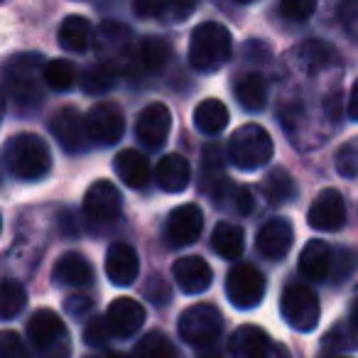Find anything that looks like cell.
Returning <instances> with one entry per match:
<instances>
[{
    "instance_id": "obj_44",
    "label": "cell",
    "mask_w": 358,
    "mask_h": 358,
    "mask_svg": "<svg viewBox=\"0 0 358 358\" xmlns=\"http://www.w3.org/2000/svg\"><path fill=\"white\" fill-rule=\"evenodd\" d=\"M353 268H356V255H353L351 250H343L341 258H338V265H336V280L348 278V275L353 273Z\"/></svg>"
},
{
    "instance_id": "obj_29",
    "label": "cell",
    "mask_w": 358,
    "mask_h": 358,
    "mask_svg": "<svg viewBox=\"0 0 358 358\" xmlns=\"http://www.w3.org/2000/svg\"><path fill=\"white\" fill-rule=\"evenodd\" d=\"M263 192H265V199H268L270 204L280 206V204H287V201L294 199L297 185H294V179L289 177L285 169H273V172L265 177Z\"/></svg>"
},
{
    "instance_id": "obj_50",
    "label": "cell",
    "mask_w": 358,
    "mask_h": 358,
    "mask_svg": "<svg viewBox=\"0 0 358 358\" xmlns=\"http://www.w3.org/2000/svg\"><path fill=\"white\" fill-rule=\"evenodd\" d=\"M236 3H255V0H236Z\"/></svg>"
},
{
    "instance_id": "obj_32",
    "label": "cell",
    "mask_w": 358,
    "mask_h": 358,
    "mask_svg": "<svg viewBox=\"0 0 358 358\" xmlns=\"http://www.w3.org/2000/svg\"><path fill=\"white\" fill-rule=\"evenodd\" d=\"M115 71L110 69L108 64H91V66H86L84 71H81V89L86 91V94H94V96H99V94H106V91H110L113 89V84H115Z\"/></svg>"
},
{
    "instance_id": "obj_9",
    "label": "cell",
    "mask_w": 358,
    "mask_h": 358,
    "mask_svg": "<svg viewBox=\"0 0 358 358\" xmlns=\"http://www.w3.org/2000/svg\"><path fill=\"white\" fill-rule=\"evenodd\" d=\"M231 353L236 358H289L282 343L273 341L260 327L243 324L231 336Z\"/></svg>"
},
{
    "instance_id": "obj_8",
    "label": "cell",
    "mask_w": 358,
    "mask_h": 358,
    "mask_svg": "<svg viewBox=\"0 0 358 358\" xmlns=\"http://www.w3.org/2000/svg\"><path fill=\"white\" fill-rule=\"evenodd\" d=\"M226 294L238 309H253L265 297V275L255 265H234L226 275Z\"/></svg>"
},
{
    "instance_id": "obj_2",
    "label": "cell",
    "mask_w": 358,
    "mask_h": 358,
    "mask_svg": "<svg viewBox=\"0 0 358 358\" xmlns=\"http://www.w3.org/2000/svg\"><path fill=\"white\" fill-rule=\"evenodd\" d=\"M3 159L13 177L22 179V182L45 179L52 169L50 145L35 133H20L8 140L3 148Z\"/></svg>"
},
{
    "instance_id": "obj_16",
    "label": "cell",
    "mask_w": 358,
    "mask_h": 358,
    "mask_svg": "<svg viewBox=\"0 0 358 358\" xmlns=\"http://www.w3.org/2000/svg\"><path fill=\"white\" fill-rule=\"evenodd\" d=\"M169 128H172V115L164 103H150L148 108L140 110L138 123H135V133H138L140 143L150 150L162 148Z\"/></svg>"
},
{
    "instance_id": "obj_6",
    "label": "cell",
    "mask_w": 358,
    "mask_h": 358,
    "mask_svg": "<svg viewBox=\"0 0 358 358\" xmlns=\"http://www.w3.org/2000/svg\"><path fill=\"white\" fill-rule=\"evenodd\" d=\"M177 329L185 343L196 346V348H206V346H214L216 338L221 336L224 317H221V312L214 304L201 302L179 314Z\"/></svg>"
},
{
    "instance_id": "obj_40",
    "label": "cell",
    "mask_w": 358,
    "mask_h": 358,
    "mask_svg": "<svg viewBox=\"0 0 358 358\" xmlns=\"http://www.w3.org/2000/svg\"><path fill=\"white\" fill-rule=\"evenodd\" d=\"M338 17H341V25L346 30V35L353 42H358V0H343Z\"/></svg>"
},
{
    "instance_id": "obj_20",
    "label": "cell",
    "mask_w": 358,
    "mask_h": 358,
    "mask_svg": "<svg viewBox=\"0 0 358 358\" xmlns=\"http://www.w3.org/2000/svg\"><path fill=\"white\" fill-rule=\"evenodd\" d=\"M155 182L164 192H185L192 182V164L182 155H164L155 167Z\"/></svg>"
},
{
    "instance_id": "obj_42",
    "label": "cell",
    "mask_w": 358,
    "mask_h": 358,
    "mask_svg": "<svg viewBox=\"0 0 358 358\" xmlns=\"http://www.w3.org/2000/svg\"><path fill=\"white\" fill-rule=\"evenodd\" d=\"M199 0H167V15L172 20H187L194 13Z\"/></svg>"
},
{
    "instance_id": "obj_39",
    "label": "cell",
    "mask_w": 358,
    "mask_h": 358,
    "mask_svg": "<svg viewBox=\"0 0 358 358\" xmlns=\"http://www.w3.org/2000/svg\"><path fill=\"white\" fill-rule=\"evenodd\" d=\"M356 336L358 331L353 327H334L331 331L327 334L324 343L329 348H353L356 346Z\"/></svg>"
},
{
    "instance_id": "obj_49",
    "label": "cell",
    "mask_w": 358,
    "mask_h": 358,
    "mask_svg": "<svg viewBox=\"0 0 358 358\" xmlns=\"http://www.w3.org/2000/svg\"><path fill=\"white\" fill-rule=\"evenodd\" d=\"M106 358H133V356H128V353H120V351H113V353H108Z\"/></svg>"
},
{
    "instance_id": "obj_37",
    "label": "cell",
    "mask_w": 358,
    "mask_h": 358,
    "mask_svg": "<svg viewBox=\"0 0 358 358\" xmlns=\"http://www.w3.org/2000/svg\"><path fill=\"white\" fill-rule=\"evenodd\" d=\"M0 358H30L25 341L17 336V331H0Z\"/></svg>"
},
{
    "instance_id": "obj_13",
    "label": "cell",
    "mask_w": 358,
    "mask_h": 358,
    "mask_svg": "<svg viewBox=\"0 0 358 358\" xmlns=\"http://www.w3.org/2000/svg\"><path fill=\"white\" fill-rule=\"evenodd\" d=\"M86 130H89V138L99 145H115L123 138L125 130V118L120 106L103 101V103H96L94 108L86 115Z\"/></svg>"
},
{
    "instance_id": "obj_51",
    "label": "cell",
    "mask_w": 358,
    "mask_h": 358,
    "mask_svg": "<svg viewBox=\"0 0 358 358\" xmlns=\"http://www.w3.org/2000/svg\"><path fill=\"white\" fill-rule=\"evenodd\" d=\"M0 231H3V219H0Z\"/></svg>"
},
{
    "instance_id": "obj_47",
    "label": "cell",
    "mask_w": 358,
    "mask_h": 358,
    "mask_svg": "<svg viewBox=\"0 0 358 358\" xmlns=\"http://www.w3.org/2000/svg\"><path fill=\"white\" fill-rule=\"evenodd\" d=\"M351 327L358 331V299L353 302V309H351Z\"/></svg>"
},
{
    "instance_id": "obj_1",
    "label": "cell",
    "mask_w": 358,
    "mask_h": 358,
    "mask_svg": "<svg viewBox=\"0 0 358 358\" xmlns=\"http://www.w3.org/2000/svg\"><path fill=\"white\" fill-rule=\"evenodd\" d=\"M3 86L6 96L15 103L20 113H32L42 106V84H45V59L35 52L13 55L3 64Z\"/></svg>"
},
{
    "instance_id": "obj_14",
    "label": "cell",
    "mask_w": 358,
    "mask_h": 358,
    "mask_svg": "<svg viewBox=\"0 0 358 358\" xmlns=\"http://www.w3.org/2000/svg\"><path fill=\"white\" fill-rule=\"evenodd\" d=\"M307 221L314 231H338L346 224V204L336 189H324L309 206Z\"/></svg>"
},
{
    "instance_id": "obj_17",
    "label": "cell",
    "mask_w": 358,
    "mask_h": 358,
    "mask_svg": "<svg viewBox=\"0 0 358 358\" xmlns=\"http://www.w3.org/2000/svg\"><path fill=\"white\" fill-rule=\"evenodd\" d=\"M172 275L177 287L185 294H199L206 292L211 287V280H214V273H211L209 263L199 255H185V258L174 260L172 265Z\"/></svg>"
},
{
    "instance_id": "obj_25",
    "label": "cell",
    "mask_w": 358,
    "mask_h": 358,
    "mask_svg": "<svg viewBox=\"0 0 358 358\" xmlns=\"http://www.w3.org/2000/svg\"><path fill=\"white\" fill-rule=\"evenodd\" d=\"M234 91L238 103L250 113L263 110L265 103H268V86H265L260 74H241L234 84Z\"/></svg>"
},
{
    "instance_id": "obj_15",
    "label": "cell",
    "mask_w": 358,
    "mask_h": 358,
    "mask_svg": "<svg viewBox=\"0 0 358 358\" xmlns=\"http://www.w3.org/2000/svg\"><path fill=\"white\" fill-rule=\"evenodd\" d=\"M292 243H294V229L282 216H275V219L265 221L258 231V238H255L258 253L268 260H282L289 253Z\"/></svg>"
},
{
    "instance_id": "obj_27",
    "label": "cell",
    "mask_w": 358,
    "mask_h": 358,
    "mask_svg": "<svg viewBox=\"0 0 358 358\" xmlns=\"http://www.w3.org/2000/svg\"><path fill=\"white\" fill-rule=\"evenodd\" d=\"M211 245H214V250L221 255V258H226V260L241 258V253H243V248H245L243 229L236 224H229V221H221V224H216V229H214Z\"/></svg>"
},
{
    "instance_id": "obj_28",
    "label": "cell",
    "mask_w": 358,
    "mask_h": 358,
    "mask_svg": "<svg viewBox=\"0 0 358 358\" xmlns=\"http://www.w3.org/2000/svg\"><path fill=\"white\" fill-rule=\"evenodd\" d=\"M194 123L204 135H219L229 125V108L219 99H206L194 108Z\"/></svg>"
},
{
    "instance_id": "obj_7",
    "label": "cell",
    "mask_w": 358,
    "mask_h": 358,
    "mask_svg": "<svg viewBox=\"0 0 358 358\" xmlns=\"http://www.w3.org/2000/svg\"><path fill=\"white\" fill-rule=\"evenodd\" d=\"M280 312L285 322L297 331H312L319 324V297L307 285L292 282L280 297Z\"/></svg>"
},
{
    "instance_id": "obj_45",
    "label": "cell",
    "mask_w": 358,
    "mask_h": 358,
    "mask_svg": "<svg viewBox=\"0 0 358 358\" xmlns=\"http://www.w3.org/2000/svg\"><path fill=\"white\" fill-rule=\"evenodd\" d=\"M234 206L241 214H250L253 211V194H250L248 187H238V194L234 196Z\"/></svg>"
},
{
    "instance_id": "obj_31",
    "label": "cell",
    "mask_w": 358,
    "mask_h": 358,
    "mask_svg": "<svg viewBox=\"0 0 358 358\" xmlns=\"http://www.w3.org/2000/svg\"><path fill=\"white\" fill-rule=\"evenodd\" d=\"M27 292L17 280H3L0 282V319H15L25 309Z\"/></svg>"
},
{
    "instance_id": "obj_23",
    "label": "cell",
    "mask_w": 358,
    "mask_h": 358,
    "mask_svg": "<svg viewBox=\"0 0 358 358\" xmlns=\"http://www.w3.org/2000/svg\"><path fill=\"white\" fill-rule=\"evenodd\" d=\"M55 280L64 287H89L94 282V268L81 253H64L55 265Z\"/></svg>"
},
{
    "instance_id": "obj_10",
    "label": "cell",
    "mask_w": 358,
    "mask_h": 358,
    "mask_svg": "<svg viewBox=\"0 0 358 358\" xmlns=\"http://www.w3.org/2000/svg\"><path fill=\"white\" fill-rule=\"evenodd\" d=\"M123 211V196L118 187L108 179H99L89 187L84 196V214L94 224H113Z\"/></svg>"
},
{
    "instance_id": "obj_5",
    "label": "cell",
    "mask_w": 358,
    "mask_h": 358,
    "mask_svg": "<svg viewBox=\"0 0 358 358\" xmlns=\"http://www.w3.org/2000/svg\"><path fill=\"white\" fill-rule=\"evenodd\" d=\"M273 138H270L263 125L255 123L238 128L229 143V159L238 169H245V172L265 167L270 162V157H273Z\"/></svg>"
},
{
    "instance_id": "obj_43",
    "label": "cell",
    "mask_w": 358,
    "mask_h": 358,
    "mask_svg": "<svg viewBox=\"0 0 358 358\" xmlns=\"http://www.w3.org/2000/svg\"><path fill=\"white\" fill-rule=\"evenodd\" d=\"M66 312L74 314V317H84V314L91 312V307H94V302H91L86 294H71V297H66L64 302Z\"/></svg>"
},
{
    "instance_id": "obj_21",
    "label": "cell",
    "mask_w": 358,
    "mask_h": 358,
    "mask_svg": "<svg viewBox=\"0 0 358 358\" xmlns=\"http://www.w3.org/2000/svg\"><path fill=\"white\" fill-rule=\"evenodd\" d=\"M334 270V253L324 241H309L299 253V273L312 282H322Z\"/></svg>"
},
{
    "instance_id": "obj_36",
    "label": "cell",
    "mask_w": 358,
    "mask_h": 358,
    "mask_svg": "<svg viewBox=\"0 0 358 358\" xmlns=\"http://www.w3.org/2000/svg\"><path fill=\"white\" fill-rule=\"evenodd\" d=\"M317 10V0H280V13L292 22H304Z\"/></svg>"
},
{
    "instance_id": "obj_4",
    "label": "cell",
    "mask_w": 358,
    "mask_h": 358,
    "mask_svg": "<svg viewBox=\"0 0 358 358\" xmlns=\"http://www.w3.org/2000/svg\"><path fill=\"white\" fill-rule=\"evenodd\" d=\"M27 338L37 358H69L71 336L62 317L52 309H37L27 322Z\"/></svg>"
},
{
    "instance_id": "obj_34",
    "label": "cell",
    "mask_w": 358,
    "mask_h": 358,
    "mask_svg": "<svg viewBox=\"0 0 358 358\" xmlns=\"http://www.w3.org/2000/svg\"><path fill=\"white\" fill-rule=\"evenodd\" d=\"M45 84L52 91H69L76 84V66L66 59H55L45 64Z\"/></svg>"
},
{
    "instance_id": "obj_41",
    "label": "cell",
    "mask_w": 358,
    "mask_h": 358,
    "mask_svg": "<svg viewBox=\"0 0 358 358\" xmlns=\"http://www.w3.org/2000/svg\"><path fill=\"white\" fill-rule=\"evenodd\" d=\"M133 10L138 17H162L167 15V0H135L133 3Z\"/></svg>"
},
{
    "instance_id": "obj_22",
    "label": "cell",
    "mask_w": 358,
    "mask_h": 358,
    "mask_svg": "<svg viewBox=\"0 0 358 358\" xmlns=\"http://www.w3.org/2000/svg\"><path fill=\"white\" fill-rule=\"evenodd\" d=\"M113 167L130 189H145L150 185V179H152L148 157L143 152H138V150H120L115 155Z\"/></svg>"
},
{
    "instance_id": "obj_46",
    "label": "cell",
    "mask_w": 358,
    "mask_h": 358,
    "mask_svg": "<svg viewBox=\"0 0 358 358\" xmlns=\"http://www.w3.org/2000/svg\"><path fill=\"white\" fill-rule=\"evenodd\" d=\"M348 115H351V120L358 123V79L351 89V99H348Z\"/></svg>"
},
{
    "instance_id": "obj_3",
    "label": "cell",
    "mask_w": 358,
    "mask_h": 358,
    "mask_svg": "<svg viewBox=\"0 0 358 358\" xmlns=\"http://www.w3.org/2000/svg\"><path fill=\"white\" fill-rule=\"evenodd\" d=\"M231 32L219 22H201L189 40V64L196 71H216L231 59Z\"/></svg>"
},
{
    "instance_id": "obj_33",
    "label": "cell",
    "mask_w": 358,
    "mask_h": 358,
    "mask_svg": "<svg viewBox=\"0 0 358 358\" xmlns=\"http://www.w3.org/2000/svg\"><path fill=\"white\" fill-rule=\"evenodd\" d=\"M299 57H302V64H307L309 69H327V66L338 62L336 50L331 45H327V42H317V40L299 47Z\"/></svg>"
},
{
    "instance_id": "obj_12",
    "label": "cell",
    "mask_w": 358,
    "mask_h": 358,
    "mask_svg": "<svg viewBox=\"0 0 358 358\" xmlns=\"http://www.w3.org/2000/svg\"><path fill=\"white\" fill-rule=\"evenodd\" d=\"M204 214L196 204H182L169 214L164 224V238L172 248H187L201 236Z\"/></svg>"
},
{
    "instance_id": "obj_18",
    "label": "cell",
    "mask_w": 358,
    "mask_h": 358,
    "mask_svg": "<svg viewBox=\"0 0 358 358\" xmlns=\"http://www.w3.org/2000/svg\"><path fill=\"white\" fill-rule=\"evenodd\" d=\"M106 322L113 336L130 338L135 331H140L145 324V307L130 297H118L110 302L108 312H106Z\"/></svg>"
},
{
    "instance_id": "obj_38",
    "label": "cell",
    "mask_w": 358,
    "mask_h": 358,
    "mask_svg": "<svg viewBox=\"0 0 358 358\" xmlns=\"http://www.w3.org/2000/svg\"><path fill=\"white\" fill-rule=\"evenodd\" d=\"M108 336H113L108 329V322L106 319H91L89 324H86L84 329V341L89 343V346H103L106 341H108Z\"/></svg>"
},
{
    "instance_id": "obj_24",
    "label": "cell",
    "mask_w": 358,
    "mask_h": 358,
    "mask_svg": "<svg viewBox=\"0 0 358 358\" xmlns=\"http://www.w3.org/2000/svg\"><path fill=\"white\" fill-rule=\"evenodd\" d=\"M140 71H162L172 57V47L162 37H143L135 47Z\"/></svg>"
},
{
    "instance_id": "obj_19",
    "label": "cell",
    "mask_w": 358,
    "mask_h": 358,
    "mask_svg": "<svg viewBox=\"0 0 358 358\" xmlns=\"http://www.w3.org/2000/svg\"><path fill=\"white\" fill-rule=\"evenodd\" d=\"M140 273V258L128 243H113L106 253V275L115 287H128Z\"/></svg>"
},
{
    "instance_id": "obj_11",
    "label": "cell",
    "mask_w": 358,
    "mask_h": 358,
    "mask_svg": "<svg viewBox=\"0 0 358 358\" xmlns=\"http://www.w3.org/2000/svg\"><path fill=\"white\" fill-rule=\"evenodd\" d=\"M50 128L66 152L76 155V152H86V150H89L91 138H89V130H86V118L74 106H64V108L57 110V113L52 115Z\"/></svg>"
},
{
    "instance_id": "obj_35",
    "label": "cell",
    "mask_w": 358,
    "mask_h": 358,
    "mask_svg": "<svg viewBox=\"0 0 358 358\" xmlns=\"http://www.w3.org/2000/svg\"><path fill=\"white\" fill-rule=\"evenodd\" d=\"M334 167L341 177H356L358 174V138L348 140L338 148L336 157H334Z\"/></svg>"
},
{
    "instance_id": "obj_26",
    "label": "cell",
    "mask_w": 358,
    "mask_h": 358,
    "mask_svg": "<svg viewBox=\"0 0 358 358\" xmlns=\"http://www.w3.org/2000/svg\"><path fill=\"white\" fill-rule=\"evenodd\" d=\"M91 42V25L86 17L81 15H69L64 17V22L59 25V45L69 55H81L89 50Z\"/></svg>"
},
{
    "instance_id": "obj_30",
    "label": "cell",
    "mask_w": 358,
    "mask_h": 358,
    "mask_svg": "<svg viewBox=\"0 0 358 358\" xmlns=\"http://www.w3.org/2000/svg\"><path fill=\"white\" fill-rule=\"evenodd\" d=\"M133 358H179L174 343L169 341L167 334L162 331H150L135 346Z\"/></svg>"
},
{
    "instance_id": "obj_48",
    "label": "cell",
    "mask_w": 358,
    "mask_h": 358,
    "mask_svg": "<svg viewBox=\"0 0 358 358\" xmlns=\"http://www.w3.org/2000/svg\"><path fill=\"white\" fill-rule=\"evenodd\" d=\"M3 115H6V94L0 91V123H3Z\"/></svg>"
}]
</instances>
